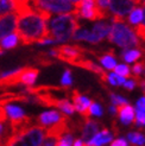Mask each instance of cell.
<instances>
[{"label":"cell","mask_w":145,"mask_h":146,"mask_svg":"<svg viewBox=\"0 0 145 146\" xmlns=\"http://www.w3.org/2000/svg\"><path fill=\"white\" fill-rule=\"evenodd\" d=\"M37 44L39 46H47V45H54V44H57L56 40L53 38V37H50V36H47V37L44 38H42L37 42Z\"/></svg>","instance_id":"836d02e7"},{"label":"cell","mask_w":145,"mask_h":146,"mask_svg":"<svg viewBox=\"0 0 145 146\" xmlns=\"http://www.w3.org/2000/svg\"><path fill=\"white\" fill-rule=\"evenodd\" d=\"M17 13V32L20 36L23 44L27 45L32 44V43H37L39 39L49 36L48 20L53 14L36 11L23 1L18 7Z\"/></svg>","instance_id":"6da1fadb"},{"label":"cell","mask_w":145,"mask_h":146,"mask_svg":"<svg viewBox=\"0 0 145 146\" xmlns=\"http://www.w3.org/2000/svg\"><path fill=\"white\" fill-rule=\"evenodd\" d=\"M17 23H18L17 11L0 16V40L5 38L6 36L11 35L12 32L17 31Z\"/></svg>","instance_id":"8fae6325"},{"label":"cell","mask_w":145,"mask_h":146,"mask_svg":"<svg viewBox=\"0 0 145 146\" xmlns=\"http://www.w3.org/2000/svg\"><path fill=\"white\" fill-rule=\"evenodd\" d=\"M138 5L136 0H110L108 10L113 17L125 18Z\"/></svg>","instance_id":"ba28073f"},{"label":"cell","mask_w":145,"mask_h":146,"mask_svg":"<svg viewBox=\"0 0 145 146\" xmlns=\"http://www.w3.org/2000/svg\"><path fill=\"white\" fill-rule=\"evenodd\" d=\"M39 75V70L32 67H24V69L19 72V75L16 77L13 84H21L25 87H33L37 82Z\"/></svg>","instance_id":"7c38bea8"},{"label":"cell","mask_w":145,"mask_h":146,"mask_svg":"<svg viewBox=\"0 0 145 146\" xmlns=\"http://www.w3.org/2000/svg\"><path fill=\"white\" fill-rule=\"evenodd\" d=\"M126 81V77L118 75L117 72H110L107 74V83H110L112 87H119L122 86Z\"/></svg>","instance_id":"d4e9b609"},{"label":"cell","mask_w":145,"mask_h":146,"mask_svg":"<svg viewBox=\"0 0 145 146\" xmlns=\"http://www.w3.org/2000/svg\"><path fill=\"white\" fill-rule=\"evenodd\" d=\"M87 54H92L94 56H96L101 65L107 70H114V68L117 67V60H115L113 49H110V51H106V52H102V54H96L93 50L87 49Z\"/></svg>","instance_id":"5bb4252c"},{"label":"cell","mask_w":145,"mask_h":146,"mask_svg":"<svg viewBox=\"0 0 145 146\" xmlns=\"http://www.w3.org/2000/svg\"><path fill=\"white\" fill-rule=\"evenodd\" d=\"M0 108L4 112V115L7 119V121H10L12 131H16L20 127L27 125V123H30V119L26 115L25 109L18 104H14L13 101L11 100L4 101L3 106Z\"/></svg>","instance_id":"5b68a950"},{"label":"cell","mask_w":145,"mask_h":146,"mask_svg":"<svg viewBox=\"0 0 145 146\" xmlns=\"http://www.w3.org/2000/svg\"><path fill=\"white\" fill-rule=\"evenodd\" d=\"M111 146H128V141L126 140V138H118L111 141Z\"/></svg>","instance_id":"8d00e7d4"},{"label":"cell","mask_w":145,"mask_h":146,"mask_svg":"<svg viewBox=\"0 0 145 146\" xmlns=\"http://www.w3.org/2000/svg\"><path fill=\"white\" fill-rule=\"evenodd\" d=\"M136 107L138 111H142V112H145V95L142 96L140 99L137 100L136 102Z\"/></svg>","instance_id":"74e56055"},{"label":"cell","mask_w":145,"mask_h":146,"mask_svg":"<svg viewBox=\"0 0 145 146\" xmlns=\"http://www.w3.org/2000/svg\"><path fill=\"white\" fill-rule=\"evenodd\" d=\"M55 107H56V108H59L60 111H61L63 114H66L67 116L74 115V113H75V111H76L75 107H74V104H71L70 100L67 99V98L59 99V100L56 101Z\"/></svg>","instance_id":"7402d4cb"},{"label":"cell","mask_w":145,"mask_h":146,"mask_svg":"<svg viewBox=\"0 0 145 146\" xmlns=\"http://www.w3.org/2000/svg\"><path fill=\"white\" fill-rule=\"evenodd\" d=\"M100 127H101V125L98 121L92 120L89 118L84 119V122L81 123V127H80V131H81V139L86 143H89L93 139V137L99 132Z\"/></svg>","instance_id":"4fadbf2b"},{"label":"cell","mask_w":145,"mask_h":146,"mask_svg":"<svg viewBox=\"0 0 145 146\" xmlns=\"http://www.w3.org/2000/svg\"><path fill=\"white\" fill-rule=\"evenodd\" d=\"M134 30L137 32V35H138V37L140 38V40L143 39V37L145 36V7H144V16H143V21L142 24H139L138 26L134 27Z\"/></svg>","instance_id":"d6a6232c"},{"label":"cell","mask_w":145,"mask_h":146,"mask_svg":"<svg viewBox=\"0 0 145 146\" xmlns=\"http://www.w3.org/2000/svg\"><path fill=\"white\" fill-rule=\"evenodd\" d=\"M112 29V19L111 20H98L92 26V32L98 36L102 40L104 38H107Z\"/></svg>","instance_id":"e0dca14e"},{"label":"cell","mask_w":145,"mask_h":146,"mask_svg":"<svg viewBox=\"0 0 145 146\" xmlns=\"http://www.w3.org/2000/svg\"><path fill=\"white\" fill-rule=\"evenodd\" d=\"M89 115L92 116H102L104 115V107L99 102L93 101L89 107Z\"/></svg>","instance_id":"f1b7e54d"},{"label":"cell","mask_w":145,"mask_h":146,"mask_svg":"<svg viewBox=\"0 0 145 146\" xmlns=\"http://www.w3.org/2000/svg\"><path fill=\"white\" fill-rule=\"evenodd\" d=\"M136 80H137V84L139 86V88L142 89V92L144 93V95H145V78L139 76V77H136Z\"/></svg>","instance_id":"f35d334b"},{"label":"cell","mask_w":145,"mask_h":146,"mask_svg":"<svg viewBox=\"0 0 145 146\" xmlns=\"http://www.w3.org/2000/svg\"><path fill=\"white\" fill-rule=\"evenodd\" d=\"M114 72H117L118 75L124 76V77H130L131 76V68H128L127 64H117V67L114 68Z\"/></svg>","instance_id":"f546056e"},{"label":"cell","mask_w":145,"mask_h":146,"mask_svg":"<svg viewBox=\"0 0 145 146\" xmlns=\"http://www.w3.org/2000/svg\"><path fill=\"white\" fill-rule=\"evenodd\" d=\"M71 39L74 40V42H81V40H84V42H88L90 43V44H98V43L101 42V39L98 37V36L94 35L90 30H88V29H86L84 26L82 25H80L74 35H72V37Z\"/></svg>","instance_id":"9a60e30c"},{"label":"cell","mask_w":145,"mask_h":146,"mask_svg":"<svg viewBox=\"0 0 145 146\" xmlns=\"http://www.w3.org/2000/svg\"><path fill=\"white\" fill-rule=\"evenodd\" d=\"M143 16H144V7L142 5L136 6L134 9L128 13L127 17V23L131 26H138L139 24H142L143 21Z\"/></svg>","instance_id":"44dd1931"},{"label":"cell","mask_w":145,"mask_h":146,"mask_svg":"<svg viewBox=\"0 0 145 146\" xmlns=\"http://www.w3.org/2000/svg\"><path fill=\"white\" fill-rule=\"evenodd\" d=\"M57 50V60L63 61L66 63H69L72 67H75L78 61L83 60L87 54V48H83L81 45H60L55 46Z\"/></svg>","instance_id":"52a82bcc"},{"label":"cell","mask_w":145,"mask_h":146,"mask_svg":"<svg viewBox=\"0 0 145 146\" xmlns=\"http://www.w3.org/2000/svg\"><path fill=\"white\" fill-rule=\"evenodd\" d=\"M139 5H142L143 7H145V0H140V3H139Z\"/></svg>","instance_id":"b9f144b4"},{"label":"cell","mask_w":145,"mask_h":146,"mask_svg":"<svg viewBox=\"0 0 145 146\" xmlns=\"http://www.w3.org/2000/svg\"><path fill=\"white\" fill-rule=\"evenodd\" d=\"M82 145H83V140L82 139H75L74 144H72V146H82Z\"/></svg>","instance_id":"ab89813d"},{"label":"cell","mask_w":145,"mask_h":146,"mask_svg":"<svg viewBox=\"0 0 145 146\" xmlns=\"http://www.w3.org/2000/svg\"><path fill=\"white\" fill-rule=\"evenodd\" d=\"M118 116H119V120L124 126H130L132 125L134 118H136V112H134V108L130 105H120L118 106Z\"/></svg>","instance_id":"2e32d148"},{"label":"cell","mask_w":145,"mask_h":146,"mask_svg":"<svg viewBox=\"0 0 145 146\" xmlns=\"http://www.w3.org/2000/svg\"><path fill=\"white\" fill-rule=\"evenodd\" d=\"M136 86H138L137 84V80L132 77V80H126L125 83L122 84V87L126 89V90H133L136 88Z\"/></svg>","instance_id":"d590c367"},{"label":"cell","mask_w":145,"mask_h":146,"mask_svg":"<svg viewBox=\"0 0 145 146\" xmlns=\"http://www.w3.org/2000/svg\"><path fill=\"white\" fill-rule=\"evenodd\" d=\"M0 146H5V145H4V141L1 140V138H0Z\"/></svg>","instance_id":"ee69618b"},{"label":"cell","mask_w":145,"mask_h":146,"mask_svg":"<svg viewBox=\"0 0 145 146\" xmlns=\"http://www.w3.org/2000/svg\"><path fill=\"white\" fill-rule=\"evenodd\" d=\"M95 3H96V6L99 7V9H100L101 11L105 12V13H107L110 0H95ZM107 14H108V13H107Z\"/></svg>","instance_id":"e575fe53"},{"label":"cell","mask_w":145,"mask_h":146,"mask_svg":"<svg viewBox=\"0 0 145 146\" xmlns=\"http://www.w3.org/2000/svg\"><path fill=\"white\" fill-rule=\"evenodd\" d=\"M126 140L131 146H145V134L139 131L128 132L126 134Z\"/></svg>","instance_id":"cb8c5ba5"},{"label":"cell","mask_w":145,"mask_h":146,"mask_svg":"<svg viewBox=\"0 0 145 146\" xmlns=\"http://www.w3.org/2000/svg\"><path fill=\"white\" fill-rule=\"evenodd\" d=\"M72 144H74V134L69 131V132L62 134L56 146H72Z\"/></svg>","instance_id":"4316f807"},{"label":"cell","mask_w":145,"mask_h":146,"mask_svg":"<svg viewBox=\"0 0 145 146\" xmlns=\"http://www.w3.org/2000/svg\"><path fill=\"white\" fill-rule=\"evenodd\" d=\"M140 50L143 51V55L145 56V36H144L143 39H142V46H140Z\"/></svg>","instance_id":"60d3db41"},{"label":"cell","mask_w":145,"mask_h":146,"mask_svg":"<svg viewBox=\"0 0 145 146\" xmlns=\"http://www.w3.org/2000/svg\"><path fill=\"white\" fill-rule=\"evenodd\" d=\"M81 25L78 18L74 12L71 13H62L51 16L48 20L49 36L53 37L56 43H66L71 39L75 30Z\"/></svg>","instance_id":"7a4b0ae2"},{"label":"cell","mask_w":145,"mask_h":146,"mask_svg":"<svg viewBox=\"0 0 145 146\" xmlns=\"http://www.w3.org/2000/svg\"><path fill=\"white\" fill-rule=\"evenodd\" d=\"M72 82H74V80H72V72L70 69H66L63 71L62 74V77H61V86L62 88H70L72 86Z\"/></svg>","instance_id":"484cf974"},{"label":"cell","mask_w":145,"mask_h":146,"mask_svg":"<svg viewBox=\"0 0 145 146\" xmlns=\"http://www.w3.org/2000/svg\"><path fill=\"white\" fill-rule=\"evenodd\" d=\"M120 58L126 63H134L140 60L143 56V51L139 48H132V49H124L120 52Z\"/></svg>","instance_id":"ffe728a7"},{"label":"cell","mask_w":145,"mask_h":146,"mask_svg":"<svg viewBox=\"0 0 145 146\" xmlns=\"http://www.w3.org/2000/svg\"><path fill=\"white\" fill-rule=\"evenodd\" d=\"M75 16L78 19L98 21L102 20L108 17V14L101 11L96 6L95 0H81L80 3L75 4Z\"/></svg>","instance_id":"8992f818"},{"label":"cell","mask_w":145,"mask_h":146,"mask_svg":"<svg viewBox=\"0 0 145 146\" xmlns=\"http://www.w3.org/2000/svg\"><path fill=\"white\" fill-rule=\"evenodd\" d=\"M144 65H145V61H140V62H137L134 63V65L131 68L132 70V74H133V78L136 77H139L143 74V70H144Z\"/></svg>","instance_id":"1f68e13d"},{"label":"cell","mask_w":145,"mask_h":146,"mask_svg":"<svg viewBox=\"0 0 145 146\" xmlns=\"http://www.w3.org/2000/svg\"><path fill=\"white\" fill-rule=\"evenodd\" d=\"M133 126L138 127V128H145V112H142V111H138V109H137L136 118L133 121Z\"/></svg>","instance_id":"4dcf8cb0"},{"label":"cell","mask_w":145,"mask_h":146,"mask_svg":"<svg viewBox=\"0 0 145 146\" xmlns=\"http://www.w3.org/2000/svg\"><path fill=\"white\" fill-rule=\"evenodd\" d=\"M70 96L72 100V104H74V107L80 113V115H81L83 119L89 118V107L93 102L90 100V98L83 95V94L80 93L77 89H72L70 92Z\"/></svg>","instance_id":"30bf717a"},{"label":"cell","mask_w":145,"mask_h":146,"mask_svg":"<svg viewBox=\"0 0 145 146\" xmlns=\"http://www.w3.org/2000/svg\"><path fill=\"white\" fill-rule=\"evenodd\" d=\"M108 95H110V99H111V102L115 106H120V105H126V104H130L128 100H126L124 96L119 95V94H115L113 92H108Z\"/></svg>","instance_id":"83f0119b"},{"label":"cell","mask_w":145,"mask_h":146,"mask_svg":"<svg viewBox=\"0 0 145 146\" xmlns=\"http://www.w3.org/2000/svg\"><path fill=\"white\" fill-rule=\"evenodd\" d=\"M47 133V129L41 125H27L20 127L12 133L5 140V146H39L43 138Z\"/></svg>","instance_id":"277c9868"},{"label":"cell","mask_w":145,"mask_h":146,"mask_svg":"<svg viewBox=\"0 0 145 146\" xmlns=\"http://www.w3.org/2000/svg\"><path fill=\"white\" fill-rule=\"evenodd\" d=\"M66 120H68V116H66V114L63 113H60L59 111H55V109L44 111L37 116L38 125H41L44 128H50L53 126H56Z\"/></svg>","instance_id":"9c48e42d"},{"label":"cell","mask_w":145,"mask_h":146,"mask_svg":"<svg viewBox=\"0 0 145 146\" xmlns=\"http://www.w3.org/2000/svg\"><path fill=\"white\" fill-rule=\"evenodd\" d=\"M113 137H114L113 132H111V131L107 128H102L100 132H98L93 137V139L88 144H90L93 146H104L108 143H111L113 140Z\"/></svg>","instance_id":"ac0fdd59"},{"label":"cell","mask_w":145,"mask_h":146,"mask_svg":"<svg viewBox=\"0 0 145 146\" xmlns=\"http://www.w3.org/2000/svg\"><path fill=\"white\" fill-rule=\"evenodd\" d=\"M82 146H93V145H90V144H88V143H87V144H83Z\"/></svg>","instance_id":"f6af8a7d"},{"label":"cell","mask_w":145,"mask_h":146,"mask_svg":"<svg viewBox=\"0 0 145 146\" xmlns=\"http://www.w3.org/2000/svg\"><path fill=\"white\" fill-rule=\"evenodd\" d=\"M142 77L145 78V65H144V70H143V74H142Z\"/></svg>","instance_id":"7bdbcfd3"},{"label":"cell","mask_w":145,"mask_h":146,"mask_svg":"<svg viewBox=\"0 0 145 146\" xmlns=\"http://www.w3.org/2000/svg\"><path fill=\"white\" fill-rule=\"evenodd\" d=\"M21 4V0H0V16L16 12Z\"/></svg>","instance_id":"603a6c76"},{"label":"cell","mask_w":145,"mask_h":146,"mask_svg":"<svg viewBox=\"0 0 145 146\" xmlns=\"http://www.w3.org/2000/svg\"><path fill=\"white\" fill-rule=\"evenodd\" d=\"M108 42L121 49H132L142 46V40L136 30L124 20V18L112 17V29L107 37Z\"/></svg>","instance_id":"3957f363"},{"label":"cell","mask_w":145,"mask_h":146,"mask_svg":"<svg viewBox=\"0 0 145 146\" xmlns=\"http://www.w3.org/2000/svg\"><path fill=\"white\" fill-rule=\"evenodd\" d=\"M20 43H21L20 36L16 31V32H12L9 36H6L5 38H3L1 40H0V48L4 49L5 51H9V50L16 49L20 44Z\"/></svg>","instance_id":"d6986e66"}]
</instances>
